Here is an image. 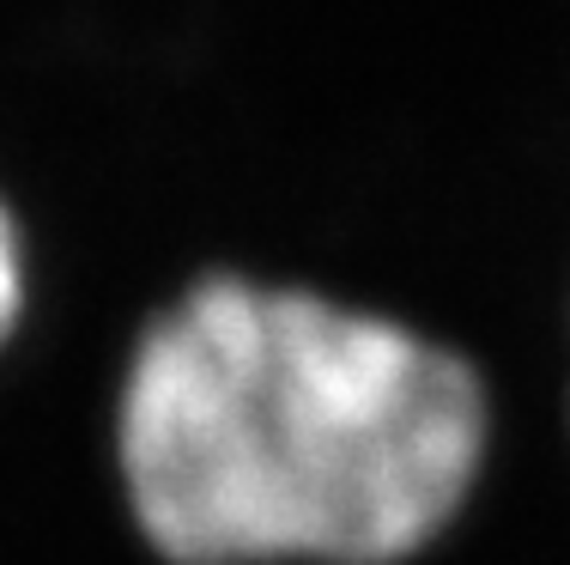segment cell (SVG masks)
I'll list each match as a JSON object with an SVG mask.
<instances>
[{
  "instance_id": "7a4b0ae2",
  "label": "cell",
  "mask_w": 570,
  "mask_h": 565,
  "mask_svg": "<svg viewBox=\"0 0 570 565\" xmlns=\"http://www.w3.org/2000/svg\"><path fill=\"white\" fill-rule=\"evenodd\" d=\"M12 316H19V244H12V225L0 213V334L12 329Z\"/></svg>"
},
{
  "instance_id": "6da1fadb",
  "label": "cell",
  "mask_w": 570,
  "mask_h": 565,
  "mask_svg": "<svg viewBox=\"0 0 570 565\" xmlns=\"http://www.w3.org/2000/svg\"><path fill=\"white\" fill-rule=\"evenodd\" d=\"M485 426L450 347L316 292L207 280L134 353L121 475L170 565H395L455 523Z\"/></svg>"
}]
</instances>
